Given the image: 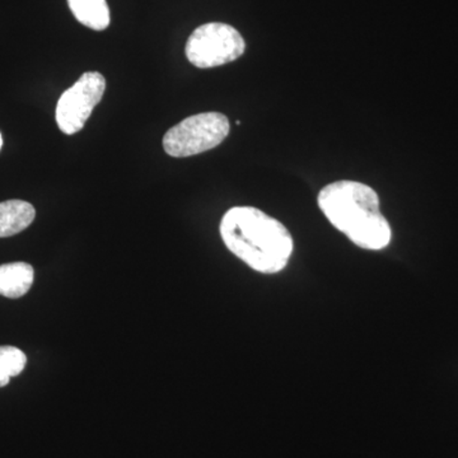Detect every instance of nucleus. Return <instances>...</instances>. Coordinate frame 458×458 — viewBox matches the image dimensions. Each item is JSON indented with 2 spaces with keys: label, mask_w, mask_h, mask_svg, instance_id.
Instances as JSON below:
<instances>
[{
  "label": "nucleus",
  "mask_w": 458,
  "mask_h": 458,
  "mask_svg": "<svg viewBox=\"0 0 458 458\" xmlns=\"http://www.w3.org/2000/svg\"><path fill=\"white\" fill-rule=\"evenodd\" d=\"M223 242L250 267L262 274L285 269L293 238L284 225L252 207L229 209L221 223Z\"/></svg>",
  "instance_id": "nucleus-1"
},
{
  "label": "nucleus",
  "mask_w": 458,
  "mask_h": 458,
  "mask_svg": "<svg viewBox=\"0 0 458 458\" xmlns=\"http://www.w3.org/2000/svg\"><path fill=\"white\" fill-rule=\"evenodd\" d=\"M318 201L331 225L354 245L376 251L390 243V225L370 186L357 181H336L319 191Z\"/></svg>",
  "instance_id": "nucleus-2"
},
{
  "label": "nucleus",
  "mask_w": 458,
  "mask_h": 458,
  "mask_svg": "<svg viewBox=\"0 0 458 458\" xmlns=\"http://www.w3.org/2000/svg\"><path fill=\"white\" fill-rule=\"evenodd\" d=\"M229 120L221 113L190 116L165 132L164 148L168 156L183 158L218 147L229 134Z\"/></svg>",
  "instance_id": "nucleus-3"
},
{
  "label": "nucleus",
  "mask_w": 458,
  "mask_h": 458,
  "mask_svg": "<svg viewBox=\"0 0 458 458\" xmlns=\"http://www.w3.org/2000/svg\"><path fill=\"white\" fill-rule=\"evenodd\" d=\"M246 44L234 27L207 23L198 27L186 44V56L200 69L216 68L234 62L245 53Z\"/></svg>",
  "instance_id": "nucleus-4"
},
{
  "label": "nucleus",
  "mask_w": 458,
  "mask_h": 458,
  "mask_svg": "<svg viewBox=\"0 0 458 458\" xmlns=\"http://www.w3.org/2000/svg\"><path fill=\"white\" fill-rule=\"evenodd\" d=\"M106 80L98 72H87L63 93L56 106V123L66 135L82 131L87 120L104 98Z\"/></svg>",
  "instance_id": "nucleus-5"
},
{
  "label": "nucleus",
  "mask_w": 458,
  "mask_h": 458,
  "mask_svg": "<svg viewBox=\"0 0 458 458\" xmlns=\"http://www.w3.org/2000/svg\"><path fill=\"white\" fill-rule=\"evenodd\" d=\"M35 271L27 262L0 265V295L21 298L31 289Z\"/></svg>",
  "instance_id": "nucleus-6"
},
{
  "label": "nucleus",
  "mask_w": 458,
  "mask_h": 458,
  "mask_svg": "<svg viewBox=\"0 0 458 458\" xmlns=\"http://www.w3.org/2000/svg\"><path fill=\"white\" fill-rule=\"evenodd\" d=\"M35 216V208L27 201H3L0 203V238L14 236L25 231Z\"/></svg>",
  "instance_id": "nucleus-7"
},
{
  "label": "nucleus",
  "mask_w": 458,
  "mask_h": 458,
  "mask_svg": "<svg viewBox=\"0 0 458 458\" xmlns=\"http://www.w3.org/2000/svg\"><path fill=\"white\" fill-rule=\"evenodd\" d=\"M78 22L95 31H104L110 25V9L106 0H68Z\"/></svg>",
  "instance_id": "nucleus-8"
},
{
  "label": "nucleus",
  "mask_w": 458,
  "mask_h": 458,
  "mask_svg": "<svg viewBox=\"0 0 458 458\" xmlns=\"http://www.w3.org/2000/svg\"><path fill=\"white\" fill-rule=\"evenodd\" d=\"M27 363L25 352L16 346H0V387H4L12 377L22 373Z\"/></svg>",
  "instance_id": "nucleus-9"
},
{
  "label": "nucleus",
  "mask_w": 458,
  "mask_h": 458,
  "mask_svg": "<svg viewBox=\"0 0 458 458\" xmlns=\"http://www.w3.org/2000/svg\"><path fill=\"white\" fill-rule=\"evenodd\" d=\"M2 146H3V138H2V134H0V149H2Z\"/></svg>",
  "instance_id": "nucleus-10"
}]
</instances>
